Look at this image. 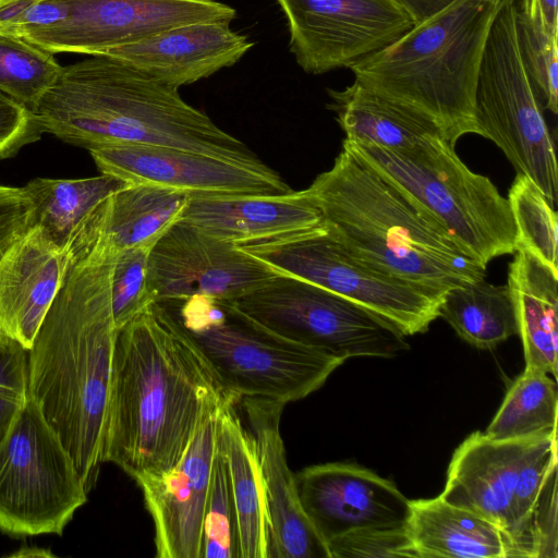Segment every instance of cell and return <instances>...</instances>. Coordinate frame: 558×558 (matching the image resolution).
Masks as SVG:
<instances>
[{"label": "cell", "mask_w": 558, "mask_h": 558, "mask_svg": "<svg viewBox=\"0 0 558 558\" xmlns=\"http://www.w3.org/2000/svg\"><path fill=\"white\" fill-rule=\"evenodd\" d=\"M230 401L178 316L155 302L117 331L102 462L132 478L166 472L205 416Z\"/></svg>", "instance_id": "cell-1"}, {"label": "cell", "mask_w": 558, "mask_h": 558, "mask_svg": "<svg viewBox=\"0 0 558 558\" xmlns=\"http://www.w3.org/2000/svg\"><path fill=\"white\" fill-rule=\"evenodd\" d=\"M114 251L99 238L71 267L27 350L29 398L58 434L89 489L102 463L117 327Z\"/></svg>", "instance_id": "cell-2"}, {"label": "cell", "mask_w": 558, "mask_h": 558, "mask_svg": "<svg viewBox=\"0 0 558 558\" xmlns=\"http://www.w3.org/2000/svg\"><path fill=\"white\" fill-rule=\"evenodd\" d=\"M32 112L43 133L87 150L161 146L270 168L245 143L185 102L177 87L104 56L62 66L59 80Z\"/></svg>", "instance_id": "cell-3"}, {"label": "cell", "mask_w": 558, "mask_h": 558, "mask_svg": "<svg viewBox=\"0 0 558 558\" xmlns=\"http://www.w3.org/2000/svg\"><path fill=\"white\" fill-rule=\"evenodd\" d=\"M304 193L320 210L328 234L375 269L438 295L485 279V267L344 149Z\"/></svg>", "instance_id": "cell-4"}, {"label": "cell", "mask_w": 558, "mask_h": 558, "mask_svg": "<svg viewBox=\"0 0 558 558\" xmlns=\"http://www.w3.org/2000/svg\"><path fill=\"white\" fill-rule=\"evenodd\" d=\"M506 0H456L349 70L390 106L422 120L452 146L482 135L475 118L480 65Z\"/></svg>", "instance_id": "cell-5"}, {"label": "cell", "mask_w": 558, "mask_h": 558, "mask_svg": "<svg viewBox=\"0 0 558 558\" xmlns=\"http://www.w3.org/2000/svg\"><path fill=\"white\" fill-rule=\"evenodd\" d=\"M557 434L514 440L470 435L439 495L500 529L513 557H557Z\"/></svg>", "instance_id": "cell-6"}, {"label": "cell", "mask_w": 558, "mask_h": 558, "mask_svg": "<svg viewBox=\"0 0 558 558\" xmlns=\"http://www.w3.org/2000/svg\"><path fill=\"white\" fill-rule=\"evenodd\" d=\"M342 149L376 172L483 267L515 252L508 199L487 177L471 171L445 138L403 150L344 138Z\"/></svg>", "instance_id": "cell-7"}, {"label": "cell", "mask_w": 558, "mask_h": 558, "mask_svg": "<svg viewBox=\"0 0 558 558\" xmlns=\"http://www.w3.org/2000/svg\"><path fill=\"white\" fill-rule=\"evenodd\" d=\"M165 304L238 403L246 398L283 404L303 399L343 363L266 329L229 302L194 296Z\"/></svg>", "instance_id": "cell-8"}, {"label": "cell", "mask_w": 558, "mask_h": 558, "mask_svg": "<svg viewBox=\"0 0 558 558\" xmlns=\"http://www.w3.org/2000/svg\"><path fill=\"white\" fill-rule=\"evenodd\" d=\"M518 4L506 0L492 24L477 76L475 118L481 136L493 141L555 208V145L522 53Z\"/></svg>", "instance_id": "cell-9"}, {"label": "cell", "mask_w": 558, "mask_h": 558, "mask_svg": "<svg viewBox=\"0 0 558 558\" xmlns=\"http://www.w3.org/2000/svg\"><path fill=\"white\" fill-rule=\"evenodd\" d=\"M87 492L69 451L29 398L0 439V530L60 535Z\"/></svg>", "instance_id": "cell-10"}, {"label": "cell", "mask_w": 558, "mask_h": 558, "mask_svg": "<svg viewBox=\"0 0 558 558\" xmlns=\"http://www.w3.org/2000/svg\"><path fill=\"white\" fill-rule=\"evenodd\" d=\"M229 303L266 329L343 362L357 356L395 357L410 348L405 336L379 315L286 275Z\"/></svg>", "instance_id": "cell-11"}, {"label": "cell", "mask_w": 558, "mask_h": 558, "mask_svg": "<svg viewBox=\"0 0 558 558\" xmlns=\"http://www.w3.org/2000/svg\"><path fill=\"white\" fill-rule=\"evenodd\" d=\"M280 275L308 281L372 311L404 336L439 317L444 295L390 276L353 257L325 225L270 242L239 246Z\"/></svg>", "instance_id": "cell-12"}, {"label": "cell", "mask_w": 558, "mask_h": 558, "mask_svg": "<svg viewBox=\"0 0 558 558\" xmlns=\"http://www.w3.org/2000/svg\"><path fill=\"white\" fill-rule=\"evenodd\" d=\"M290 50L310 74L350 69L415 24L398 0H277Z\"/></svg>", "instance_id": "cell-13"}, {"label": "cell", "mask_w": 558, "mask_h": 558, "mask_svg": "<svg viewBox=\"0 0 558 558\" xmlns=\"http://www.w3.org/2000/svg\"><path fill=\"white\" fill-rule=\"evenodd\" d=\"M280 275L234 243L181 219L151 247L148 282L156 302L194 296L231 302Z\"/></svg>", "instance_id": "cell-14"}, {"label": "cell", "mask_w": 558, "mask_h": 558, "mask_svg": "<svg viewBox=\"0 0 558 558\" xmlns=\"http://www.w3.org/2000/svg\"><path fill=\"white\" fill-rule=\"evenodd\" d=\"M66 16L22 37L52 53L99 56L171 27L229 24L235 10L215 0H66Z\"/></svg>", "instance_id": "cell-15"}, {"label": "cell", "mask_w": 558, "mask_h": 558, "mask_svg": "<svg viewBox=\"0 0 558 558\" xmlns=\"http://www.w3.org/2000/svg\"><path fill=\"white\" fill-rule=\"evenodd\" d=\"M100 173L195 195H276L293 190L268 168L246 167L184 149L120 145L88 150Z\"/></svg>", "instance_id": "cell-16"}, {"label": "cell", "mask_w": 558, "mask_h": 558, "mask_svg": "<svg viewBox=\"0 0 558 558\" xmlns=\"http://www.w3.org/2000/svg\"><path fill=\"white\" fill-rule=\"evenodd\" d=\"M294 478L302 509L326 544L357 530L407 526L411 500L367 469L326 463Z\"/></svg>", "instance_id": "cell-17"}, {"label": "cell", "mask_w": 558, "mask_h": 558, "mask_svg": "<svg viewBox=\"0 0 558 558\" xmlns=\"http://www.w3.org/2000/svg\"><path fill=\"white\" fill-rule=\"evenodd\" d=\"M223 405L205 416L173 468L134 477L154 521L158 558H201L204 511L217 449V422Z\"/></svg>", "instance_id": "cell-18"}, {"label": "cell", "mask_w": 558, "mask_h": 558, "mask_svg": "<svg viewBox=\"0 0 558 558\" xmlns=\"http://www.w3.org/2000/svg\"><path fill=\"white\" fill-rule=\"evenodd\" d=\"M255 441L269 524L268 558H330L299 500L294 474L288 465L280 418L286 404L242 399Z\"/></svg>", "instance_id": "cell-19"}, {"label": "cell", "mask_w": 558, "mask_h": 558, "mask_svg": "<svg viewBox=\"0 0 558 558\" xmlns=\"http://www.w3.org/2000/svg\"><path fill=\"white\" fill-rule=\"evenodd\" d=\"M253 45L229 24L202 22L163 29L99 56L179 88L232 66Z\"/></svg>", "instance_id": "cell-20"}, {"label": "cell", "mask_w": 558, "mask_h": 558, "mask_svg": "<svg viewBox=\"0 0 558 558\" xmlns=\"http://www.w3.org/2000/svg\"><path fill=\"white\" fill-rule=\"evenodd\" d=\"M76 260L33 225L0 257V332L28 350Z\"/></svg>", "instance_id": "cell-21"}, {"label": "cell", "mask_w": 558, "mask_h": 558, "mask_svg": "<svg viewBox=\"0 0 558 558\" xmlns=\"http://www.w3.org/2000/svg\"><path fill=\"white\" fill-rule=\"evenodd\" d=\"M182 219L238 246L270 242L324 223L304 190L276 195L190 196Z\"/></svg>", "instance_id": "cell-22"}, {"label": "cell", "mask_w": 558, "mask_h": 558, "mask_svg": "<svg viewBox=\"0 0 558 558\" xmlns=\"http://www.w3.org/2000/svg\"><path fill=\"white\" fill-rule=\"evenodd\" d=\"M111 174L81 179L35 178L23 190L33 204L36 225L74 260L86 255L101 236L107 199L128 186Z\"/></svg>", "instance_id": "cell-23"}, {"label": "cell", "mask_w": 558, "mask_h": 558, "mask_svg": "<svg viewBox=\"0 0 558 558\" xmlns=\"http://www.w3.org/2000/svg\"><path fill=\"white\" fill-rule=\"evenodd\" d=\"M407 530L420 558L513 557L511 542L500 529L439 496L411 500Z\"/></svg>", "instance_id": "cell-24"}, {"label": "cell", "mask_w": 558, "mask_h": 558, "mask_svg": "<svg viewBox=\"0 0 558 558\" xmlns=\"http://www.w3.org/2000/svg\"><path fill=\"white\" fill-rule=\"evenodd\" d=\"M509 265L510 290L521 337L525 367L557 377L558 272L524 248H517Z\"/></svg>", "instance_id": "cell-25"}, {"label": "cell", "mask_w": 558, "mask_h": 558, "mask_svg": "<svg viewBox=\"0 0 558 558\" xmlns=\"http://www.w3.org/2000/svg\"><path fill=\"white\" fill-rule=\"evenodd\" d=\"M226 403L218 415L217 437L226 459L236 511L241 558H268L269 524L255 441Z\"/></svg>", "instance_id": "cell-26"}, {"label": "cell", "mask_w": 558, "mask_h": 558, "mask_svg": "<svg viewBox=\"0 0 558 558\" xmlns=\"http://www.w3.org/2000/svg\"><path fill=\"white\" fill-rule=\"evenodd\" d=\"M190 196L155 184H129L107 199L101 238L116 252L151 248L182 219Z\"/></svg>", "instance_id": "cell-27"}, {"label": "cell", "mask_w": 558, "mask_h": 558, "mask_svg": "<svg viewBox=\"0 0 558 558\" xmlns=\"http://www.w3.org/2000/svg\"><path fill=\"white\" fill-rule=\"evenodd\" d=\"M328 93L329 108L347 140L403 150L442 137L428 123L390 106L355 81L342 90Z\"/></svg>", "instance_id": "cell-28"}, {"label": "cell", "mask_w": 558, "mask_h": 558, "mask_svg": "<svg viewBox=\"0 0 558 558\" xmlns=\"http://www.w3.org/2000/svg\"><path fill=\"white\" fill-rule=\"evenodd\" d=\"M442 317L468 343L489 349L518 333L514 303L507 284L485 279L446 291L439 305Z\"/></svg>", "instance_id": "cell-29"}, {"label": "cell", "mask_w": 558, "mask_h": 558, "mask_svg": "<svg viewBox=\"0 0 558 558\" xmlns=\"http://www.w3.org/2000/svg\"><path fill=\"white\" fill-rule=\"evenodd\" d=\"M557 415L556 381L545 372L525 367L484 434L494 440L557 434Z\"/></svg>", "instance_id": "cell-30"}, {"label": "cell", "mask_w": 558, "mask_h": 558, "mask_svg": "<svg viewBox=\"0 0 558 558\" xmlns=\"http://www.w3.org/2000/svg\"><path fill=\"white\" fill-rule=\"evenodd\" d=\"M54 53L24 37L0 33V92L31 111L57 83Z\"/></svg>", "instance_id": "cell-31"}, {"label": "cell", "mask_w": 558, "mask_h": 558, "mask_svg": "<svg viewBox=\"0 0 558 558\" xmlns=\"http://www.w3.org/2000/svg\"><path fill=\"white\" fill-rule=\"evenodd\" d=\"M507 199L515 227V250L524 248L558 272L557 213L548 198L530 178L517 173Z\"/></svg>", "instance_id": "cell-32"}, {"label": "cell", "mask_w": 558, "mask_h": 558, "mask_svg": "<svg viewBox=\"0 0 558 558\" xmlns=\"http://www.w3.org/2000/svg\"><path fill=\"white\" fill-rule=\"evenodd\" d=\"M519 36L525 64L546 109H558V32L550 29L537 0H519Z\"/></svg>", "instance_id": "cell-33"}, {"label": "cell", "mask_w": 558, "mask_h": 558, "mask_svg": "<svg viewBox=\"0 0 558 558\" xmlns=\"http://www.w3.org/2000/svg\"><path fill=\"white\" fill-rule=\"evenodd\" d=\"M201 558H241L236 511L218 437L204 511Z\"/></svg>", "instance_id": "cell-34"}, {"label": "cell", "mask_w": 558, "mask_h": 558, "mask_svg": "<svg viewBox=\"0 0 558 558\" xmlns=\"http://www.w3.org/2000/svg\"><path fill=\"white\" fill-rule=\"evenodd\" d=\"M149 247L114 251L110 286L112 314L117 329L156 302L148 282Z\"/></svg>", "instance_id": "cell-35"}, {"label": "cell", "mask_w": 558, "mask_h": 558, "mask_svg": "<svg viewBox=\"0 0 558 558\" xmlns=\"http://www.w3.org/2000/svg\"><path fill=\"white\" fill-rule=\"evenodd\" d=\"M28 399L27 350L0 332V439Z\"/></svg>", "instance_id": "cell-36"}, {"label": "cell", "mask_w": 558, "mask_h": 558, "mask_svg": "<svg viewBox=\"0 0 558 558\" xmlns=\"http://www.w3.org/2000/svg\"><path fill=\"white\" fill-rule=\"evenodd\" d=\"M327 546L330 558L418 557L407 526L357 530L329 542Z\"/></svg>", "instance_id": "cell-37"}, {"label": "cell", "mask_w": 558, "mask_h": 558, "mask_svg": "<svg viewBox=\"0 0 558 558\" xmlns=\"http://www.w3.org/2000/svg\"><path fill=\"white\" fill-rule=\"evenodd\" d=\"M43 134L34 113L0 92V160L16 156Z\"/></svg>", "instance_id": "cell-38"}, {"label": "cell", "mask_w": 558, "mask_h": 558, "mask_svg": "<svg viewBox=\"0 0 558 558\" xmlns=\"http://www.w3.org/2000/svg\"><path fill=\"white\" fill-rule=\"evenodd\" d=\"M33 204L23 187L0 184V257L32 225Z\"/></svg>", "instance_id": "cell-39"}, {"label": "cell", "mask_w": 558, "mask_h": 558, "mask_svg": "<svg viewBox=\"0 0 558 558\" xmlns=\"http://www.w3.org/2000/svg\"><path fill=\"white\" fill-rule=\"evenodd\" d=\"M41 0H0V33L23 36L39 23Z\"/></svg>", "instance_id": "cell-40"}, {"label": "cell", "mask_w": 558, "mask_h": 558, "mask_svg": "<svg viewBox=\"0 0 558 558\" xmlns=\"http://www.w3.org/2000/svg\"><path fill=\"white\" fill-rule=\"evenodd\" d=\"M407 13L411 16L414 24H420L445 8L449 7L456 0H398Z\"/></svg>", "instance_id": "cell-41"}, {"label": "cell", "mask_w": 558, "mask_h": 558, "mask_svg": "<svg viewBox=\"0 0 558 558\" xmlns=\"http://www.w3.org/2000/svg\"><path fill=\"white\" fill-rule=\"evenodd\" d=\"M548 27L558 32L557 0H537Z\"/></svg>", "instance_id": "cell-42"}, {"label": "cell", "mask_w": 558, "mask_h": 558, "mask_svg": "<svg viewBox=\"0 0 558 558\" xmlns=\"http://www.w3.org/2000/svg\"><path fill=\"white\" fill-rule=\"evenodd\" d=\"M12 556H51V553H46L45 550H43V548L27 547L22 548L19 553H14Z\"/></svg>", "instance_id": "cell-43"}]
</instances>
